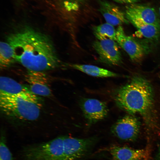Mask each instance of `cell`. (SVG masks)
<instances>
[{"mask_svg": "<svg viewBox=\"0 0 160 160\" xmlns=\"http://www.w3.org/2000/svg\"><path fill=\"white\" fill-rule=\"evenodd\" d=\"M13 49L7 41L0 44V65L1 69L9 67L15 62Z\"/></svg>", "mask_w": 160, "mask_h": 160, "instance_id": "17", "label": "cell"}, {"mask_svg": "<svg viewBox=\"0 0 160 160\" xmlns=\"http://www.w3.org/2000/svg\"><path fill=\"white\" fill-rule=\"evenodd\" d=\"M0 160H13L12 154L7 145L5 136L3 132L0 140Z\"/></svg>", "mask_w": 160, "mask_h": 160, "instance_id": "19", "label": "cell"}, {"mask_svg": "<svg viewBox=\"0 0 160 160\" xmlns=\"http://www.w3.org/2000/svg\"><path fill=\"white\" fill-rule=\"evenodd\" d=\"M125 14L127 18L138 19L160 28V21L157 14L155 9L151 7L131 4L126 7Z\"/></svg>", "mask_w": 160, "mask_h": 160, "instance_id": "11", "label": "cell"}, {"mask_svg": "<svg viewBox=\"0 0 160 160\" xmlns=\"http://www.w3.org/2000/svg\"><path fill=\"white\" fill-rule=\"evenodd\" d=\"M99 4V10L106 23L115 26L128 23L125 14L116 5L105 0L100 1Z\"/></svg>", "mask_w": 160, "mask_h": 160, "instance_id": "12", "label": "cell"}, {"mask_svg": "<svg viewBox=\"0 0 160 160\" xmlns=\"http://www.w3.org/2000/svg\"><path fill=\"white\" fill-rule=\"evenodd\" d=\"M31 92L27 84H22L8 77L0 79V95L16 96Z\"/></svg>", "mask_w": 160, "mask_h": 160, "instance_id": "14", "label": "cell"}, {"mask_svg": "<svg viewBox=\"0 0 160 160\" xmlns=\"http://www.w3.org/2000/svg\"><path fill=\"white\" fill-rule=\"evenodd\" d=\"M23 155L25 160H64L63 136L26 146Z\"/></svg>", "mask_w": 160, "mask_h": 160, "instance_id": "4", "label": "cell"}, {"mask_svg": "<svg viewBox=\"0 0 160 160\" xmlns=\"http://www.w3.org/2000/svg\"><path fill=\"white\" fill-rule=\"evenodd\" d=\"M159 14H160V7L159 8Z\"/></svg>", "mask_w": 160, "mask_h": 160, "instance_id": "22", "label": "cell"}, {"mask_svg": "<svg viewBox=\"0 0 160 160\" xmlns=\"http://www.w3.org/2000/svg\"><path fill=\"white\" fill-rule=\"evenodd\" d=\"M109 152L113 160H146L149 155L147 149H135L117 145L111 146Z\"/></svg>", "mask_w": 160, "mask_h": 160, "instance_id": "13", "label": "cell"}, {"mask_svg": "<svg viewBox=\"0 0 160 160\" xmlns=\"http://www.w3.org/2000/svg\"><path fill=\"white\" fill-rule=\"evenodd\" d=\"M116 41L109 39H97L92 47L101 62L109 65H119L121 63V54Z\"/></svg>", "mask_w": 160, "mask_h": 160, "instance_id": "6", "label": "cell"}, {"mask_svg": "<svg viewBox=\"0 0 160 160\" xmlns=\"http://www.w3.org/2000/svg\"><path fill=\"white\" fill-rule=\"evenodd\" d=\"M116 41L132 61L139 62L143 58L145 52L143 47L133 38L127 36L121 25L116 30Z\"/></svg>", "mask_w": 160, "mask_h": 160, "instance_id": "10", "label": "cell"}, {"mask_svg": "<svg viewBox=\"0 0 160 160\" xmlns=\"http://www.w3.org/2000/svg\"><path fill=\"white\" fill-rule=\"evenodd\" d=\"M25 79L29 89L33 94L47 97L52 95L50 79L44 72L28 70Z\"/></svg>", "mask_w": 160, "mask_h": 160, "instance_id": "9", "label": "cell"}, {"mask_svg": "<svg viewBox=\"0 0 160 160\" xmlns=\"http://www.w3.org/2000/svg\"><path fill=\"white\" fill-rule=\"evenodd\" d=\"M138 30L144 37L151 40H157L160 36V28L146 23L136 18H127Z\"/></svg>", "mask_w": 160, "mask_h": 160, "instance_id": "15", "label": "cell"}, {"mask_svg": "<svg viewBox=\"0 0 160 160\" xmlns=\"http://www.w3.org/2000/svg\"><path fill=\"white\" fill-rule=\"evenodd\" d=\"M140 122L132 115H126L118 120L111 128L112 133L121 140H133L139 132Z\"/></svg>", "mask_w": 160, "mask_h": 160, "instance_id": "7", "label": "cell"}, {"mask_svg": "<svg viewBox=\"0 0 160 160\" xmlns=\"http://www.w3.org/2000/svg\"><path fill=\"white\" fill-rule=\"evenodd\" d=\"M159 155H160V151H159Z\"/></svg>", "mask_w": 160, "mask_h": 160, "instance_id": "23", "label": "cell"}, {"mask_svg": "<svg viewBox=\"0 0 160 160\" xmlns=\"http://www.w3.org/2000/svg\"><path fill=\"white\" fill-rule=\"evenodd\" d=\"M159 78H160V76H159Z\"/></svg>", "mask_w": 160, "mask_h": 160, "instance_id": "24", "label": "cell"}, {"mask_svg": "<svg viewBox=\"0 0 160 160\" xmlns=\"http://www.w3.org/2000/svg\"><path fill=\"white\" fill-rule=\"evenodd\" d=\"M42 101L32 92L16 96L0 95L1 113L16 123L35 121L40 115Z\"/></svg>", "mask_w": 160, "mask_h": 160, "instance_id": "3", "label": "cell"}, {"mask_svg": "<svg viewBox=\"0 0 160 160\" xmlns=\"http://www.w3.org/2000/svg\"><path fill=\"white\" fill-rule=\"evenodd\" d=\"M71 68L79 71L88 75L99 77H109L118 76L116 73L95 65L78 64H68Z\"/></svg>", "mask_w": 160, "mask_h": 160, "instance_id": "16", "label": "cell"}, {"mask_svg": "<svg viewBox=\"0 0 160 160\" xmlns=\"http://www.w3.org/2000/svg\"><path fill=\"white\" fill-rule=\"evenodd\" d=\"M12 46L16 62L28 70L44 72L57 68L60 60L49 37L28 27L7 37Z\"/></svg>", "mask_w": 160, "mask_h": 160, "instance_id": "1", "label": "cell"}, {"mask_svg": "<svg viewBox=\"0 0 160 160\" xmlns=\"http://www.w3.org/2000/svg\"><path fill=\"white\" fill-rule=\"evenodd\" d=\"M86 0H63L65 6L69 10H75Z\"/></svg>", "mask_w": 160, "mask_h": 160, "instance_id": "20", "label": "cell"}, {"mask_svg": "<svg viewBox=\"0 0 160 160\" xmlns=\"http://www.w3.org/2000/svg\"><path fill=\"white\" fill-rule=\"evenodd\" d=\"M118 3L123 4H133L139 0H113Z\"/></svg>", "mask_w": 160, "mask_h": 160, "instance_id": "21", "label": "cell"}, {"mask_svg": "<svg viewBox=\"0 0 160 160\" xmlns=\"http://www.w3.org/2000/svg\"><path fill=\"white\" fill-rule=\"evenodd\" d=\"M93 33L98 40L109 39L116 41V30L114 26L107 23L92 27Z\"/></svg>", "mask_w": 160, "mask_h": 160, "instance_id": "18", "label": "cell"}, {"mask_svg": "<svg viewBox=\"0 0 160 160\" xmlns=\"http://www.w3.org/2000/svg\"><path fill=\"white\" fill-rule=\"evenodd\" d=\"M80 103L84 115L89 124L104 119L108 115V109L103 102L95 99L84 98Z\"/></svg>", "mask_w": 160, "mask_h": 160, "instance_id": "8", "label": "cell"}, {"mask_svg": "<svg viewBox=\"0 0 160 160\" xmlns=\"http://www.w3.org/2000/svg\"><path fill=\"white\" fill-rule=\"evenodd\" d=\"M114 98L118 106L130 114L145 115L152 108L153 90L146 79L135 76L117 89Z\"/></svg>", "mask_w": 160, "mask_h": 160, "instance_id": "2", "label": "cell"}, {"mask_svg": "<svg viewBox=\"0 0 160 160\" xmlns=\"http://www.w3.org/2000/svg\"><path fill=\"white\" fill-rule=\"evenodd\" d=\"M92 138H79L63 136L64 160H80L93 145Z\"/></svg>", "mask_w": 160, "mask_h": 160, "instance_id": "5", "label": "cell"}]
</instances>
